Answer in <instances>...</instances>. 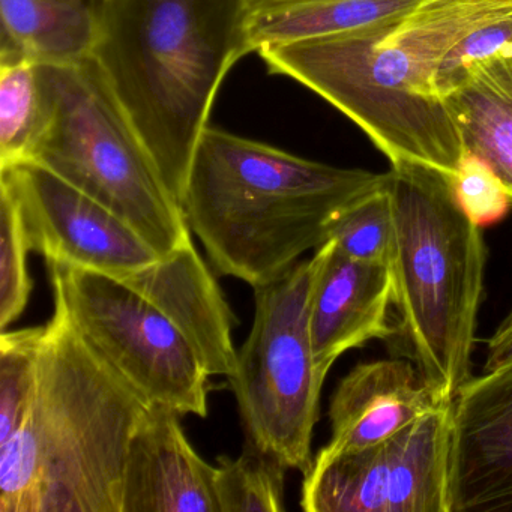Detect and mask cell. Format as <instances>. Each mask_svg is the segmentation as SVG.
<instances>
[{"label": "cell", "mask_w": 512, "mask_h": 512, "mask_svg": "<svg viewBox=\"0 0 512 512\" xmlns=\"http://www.w3.org/2000/svg\"><path fill=\"white\" fill-rule=\"evenodd\" d=\"M421 0H244L250 53L397 19Z\"/></svg>", "instance_id": "cell-18"}, {"label": "cell", "mask_w": 512, "mask_h": 512, "mask_svg": "<svg viewBox=\"0 0 512 512\" xmlns=\"http://www.w3.org/2000/svg\"><path fill=\"white\" fill-rule=\"evenodd\" d=\"M329 239L347 256L389 265L394 245V220L386 179L371 193L341 212L332 223Z\"/></svg>", "instance_id": "cell-22"}, {"label": "cell", "mask_w": 512, "mask_h": 512, "mask_svg": "<svg viewBox=\"0 0 512 512\" xmlns=\"http://www.w3.org/2000/svg\"><path fill=\"white\" fill-rule=\"evenodd\" d=\"M41 77L46 124L31 163L109 209L161 257L193 241L181 202L94 56L41 67Z\"/></svg>", "instance_id": "cell-6"}, {"label": "cell", "mask_w": 512, "mask_h": 512, "mask_svg": "<svg viewBox=\"0 0 512 512\" xmlns=\"http://www.w3.org/2000/svg\"><path fill=\"white\" fill-rule=\"evenodd\" d=\"M313 260L311 343L317 365L328 374L347 350L394 334V278L391 266L353 259L332 239L317 248Z\"/></svg>", "instance_id": "cell-12"}, {"label": "cell", "mask_w": 512, "mask_h": 512, "mask_svg": "<svg viewBox=\"0 0 512 512\" xmlns=\"http://www.w3.org/2000/svg\"><path fill=\"white\" fill-rule=\"evenodd\" d=\"M181 413L152 404L131 437L122 512H218L217 467L185 436Z\"/></svg>", "instance_id": "cell-13"}, {"label": "cell", "mask_w": 512, "mask_h": 512, "mask_svg": "<svg viewBox=\"0 0 512 512\" xmlns=\"http://www.w3.org/2000/svg\"><path fill=\"white\" fill-rule=\"evenodd\" d=\"M512 364V310L487 343L484 373Z\"/></svg>", "instance_id": "cell-26"}, {"label": "cell", "mask_w": 512, "mask_h": 512, "mask_svg": "<svg viewBox=\"0 0 512 512\" xmlns=\"http://www.w3.org/2000/svg\"><path fill=\"white\" fill-rule=\"evenodd\" d=\"M46 115L40 65L0 56V169L31 163Z\"/></svg>", "instance_id": "cell-19"}, {"label": "cell", "mask_w": 512, "mask_h": 512, "mask_svg": "<svg viewBox=\"0 0 512 512\" xmlns=\"http://www.w3.org/2000/svg\"><path fill=\"white\" fill-rule=\"evenodd\" d=\"M28 241L19 206L0 185V329L7 331L28 307L32 280L28 271Z\"/></svg>", "instance_id": "cell-23"}, {"label": "cell", "mask_w": 512, "mask_h": 512, "mask_svg": "<svg viewBox=\"0 0 512 512\" xmlns=\"http://www.w3.org/2000/svg\"><path fill=\"white\" fill-rule=\"evenodd\" d=\"M452 184L461 208L476 226L497 223L509 211L511 197L497 176L484 161L469 152H464Z\"/></svg>", "instance_id": "cell-25"}, {"label": "cell", "mask_w": 512, "mask_h": 512, "mask_svg": "<svg viewBox=\"0 0 512 512\" xmlns=\"http://www.w3.org/2000/svg\"><path fill=\"white\" fill-rule=\"evenodd\" d=\"M0 19V56L41 67H70L94 56L95 0H0Z\"/></svg>", "instance_id": "cell-16"}, {"label": "cell", "mask_w": 512, "mask_h": 512, "mask_svg": "<svg viewBox=\"0 0 512 512\" xmlns=\"http://www.w3.org/2000/svg\"><path fill=\"white\" fill-rule=\"evenodd\" d=\"M215 494L218 512L284 511L287 467L251 443L238 458H218Z\"/></svg>", "instance_id": "cell-20"}, {"label": "cell", "mask_w": 512, "mask_h": 512, "mask_svg": "<svg viewBox=\"0 0 512 512\" xmlns=\"http://www.w3.org/2000/svg\"><path fill=\"white\" fill-rule=\"evenodd\" d=\"M16 199L29 250L47 262L124 280L161 259L121 218L37 164L0 169Z\"/></svg>", "instance_id": "cell-10"}, {"label": "cell", "mask_w": 512, "mask_h": 512, "mask_svg": "<svg viewBox=\"0 0 512 512\" xmlns=\"http://www.w3.org/2000/svg\"><path fill=\"white\" fill-rule=\"evenodd\" d=\"M512 47V2L476 23L443 58L431 79V94L445 103L470 68Z\"/></svg>", "instance_id": "cell-24"}, {"label": "cell", "mask_w": 512, "mask_h": 512, "mask_svg": "<svg viewBox=\"0 0 512 512\" xmlns=\"http://www.w3.org/2000/svg\"><path fill=\"white\" fill-rule=\"evenodd\" d=\"M37 385L0 445V512H122L131 437L152 406L56 310Z\"/></svg>", "instance_id": "cell-2"}, {"label": "cell", "mask_w": 512, "mask_h": 512, "mask_svg": "<svg viewBox=\"0 0 512 512\" xmlns=\"http://www.w3.org/2000/svg\"><path fill=\"white\" fill-rule=\"evenodd\" d=\"M394 307L410 355L437 397L452 403L470 379L484 287L485 245L452 178L421 164H391Z\"/></svg>", "instance_id": "cell-5"}, {"label": "cell", "mask_w": 512, "mask_h": 512, "mask_svg": "<svg viewBox=\"0 0 512 512\" xmlns=\"http://www.w3.org/2000/svg\"><path fill=\"white\" fill-rule=\"evenodd\" d=\"M119 281L151 302L181 331L209 376H232L238 362L233 344L238 320L193 241Z\"/></svg>", "instance_id": "cell-14"}, {"label": "cell", "mask_w": 512, "mask_h": 512, "mask_svg": "<svg viewBox=\"0 0 512 512\" xmlns=\"http://www.w3.org/2000/svg\"><path fill=\"white\" fill-rule=\"evenodd\" d=\"M449 512H512V364L452 400Z\"/></svg>", "instance_id": "cell-11"}, {"label": "cell", "mask_w": 512, "mask_h": 512, "mask_svg": "<svg viewBox=\"0 0 512 512\" xmlns=\"http://www.w3.org/2000/svg\"><path fill=\"white\" fill-rule=\"evenodd\" d=\"M512 0H421L397 19L257 53L355 122L391 164L454 179L464 155L457 125L431 79L449 50Z\"/></svg>", "instance_id": "cell-1"}, {"label": "cell", "mask_w": 512, "mask_h": 512, "mask_svg": "<svg viewBox=\"0 0 512 512\" xmlns=\"http://www.w3.org/2000/svg\"><path fill=\"white\" fill-rule=\"evenodd\" d=\"M44 329L35 326L0 335V445L16 433L31 406Z\"/></svg>", "instance_id": "cell-21"}, {"label": "cell", "mask_w": 512, "mask_h": 512, "mask_svg": "<svg viewBox=\"0 0 512 512\" xmlns=\"http://www.w3.org/2000/svg\"><path fill=\"white\" fill-rule=\"evenodd\" d=\"M56 310L151 404L208 416L209 374L178 328L116 278L47 262Z\"/></svg>", "instance_id": "cell-8"}, {"label": "cell", "mask_w": 512, "mask_h": 512, "mask_svg": "<svg viewBox=\"0 0 512 512\" xmlns=\"http://www.w3.org/2000/svg\"><path fill=\"white\" fill-rule=\"evenodd\" d=\"M452 403L382 442L320 451L304 473L307 512H449Z\"/></svg>", "instance_id": "cell-9"}, {"label": "cell", "mask_w": 512, "mask_h": 512, "mask_svg": "<svg viewBox=\"0 0 512 512\" xmlns=\"http://www.w3.org/2000/svg\"><path fill=\"white\" fill-rule=\"evenodd\" d=\"M445 104L464 152L484 161L512 200V47L470 68Z\"/></svg>", "instance_id": "cell-17"}, {"label": "cell", "mask_w": 512, "mask_h": 512, "mask_svg": "<svg viewBox=\"0 0 512 512\" xmlns=\"http://www.w3.org/2000/svg\"><path fill=\"white\" fill-rule=\"evenodd\" d=\"M314 260L254 287V320L229 379L247 442L305 473L328 374L314 358L310 296Z\"/></svg>", "instance_id": "cell-7"}, {"label": "cell", "mask_w": 512, "mask_h": 512, "mask_svg": "<svg viewBox=\"0 0 512 512\" xmlns=\"http://www.w3.org/2000/svg\"><path fill=\"white\" fill-rule=\"evenodd\" d=\"M440 400L413 362L403 359L356 365L332 395L331 440L320 451H356L388 439L418 421Z\"/></svg>", "instance_id": "cell-15"}, {"label": "cell", "mask_w": 512, "mask_h": 512, "mask_svg": "<svg viewBox=\"0 0 512 512\" xmlns=\"http://www.w3.org/2000/svg\"><path fill=\"white\" fill-rule=\"evenodd\" d=\"M94 58L179 202L218 89L250 55L244 0H95Z\"/></svg>", "instance_id": "cell-4"}, {"label": "cell", "mask_w": 512, "mask_h": 512, "mask_svg": "<svg viewBox=\"0 0 512 512\" xmlns=\"http://www.w3.org/2000/svg\"><path fill=\"white\" fill-rule=\"evenodd\" d=\"M385 179L386 173L317 163L208 127L181 205L212 268L254 289L322 247L341 212Z\"/></svg>", "instance_id": "cell-3"}]
</instances>
